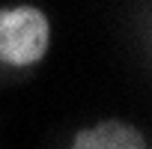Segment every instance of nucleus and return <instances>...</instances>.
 I'll return each mask as SVG.
<instances>
[{"mask_svg": "<svg viewBox=\"0 0 152 149\" xmlns=\"http://www.w3.org/2000/svg\"><path fill=\"white\" fill-rule=\"evenodd\" d=\"M51 42L48 18L33 6L0 9V60L9 66H33Z\"/></svg>", "mask_w": 152, "mask_h": 149, "instance_id": "1", "label": "nucleus"}, {"mask_svg": "<svg viewBox=\"0 0 152 149\" xmlns=\"http://www.w3.org/2000/svg\"><path fill=\"white\" fill-rule=\"evenodd\" d=\"M72 149H149V146L134 125L119 122V119H107V122L78 131Z\"/></svg>", "mask_w": 152, "mask_h": 149, "instance_id": "2", "label": "nucleus"}]
</instances>
